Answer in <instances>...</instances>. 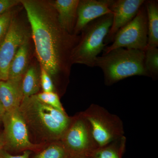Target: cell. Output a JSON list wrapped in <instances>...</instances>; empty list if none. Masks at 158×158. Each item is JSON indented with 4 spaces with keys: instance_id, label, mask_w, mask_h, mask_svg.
Returning a JSON list of instances; mask_svg holds the SVG:
<instances>
[{
    "instance_id": "30bf717a",
    "label": "cell",
    "mask_w": 158,
    "mask_h": 158,
    "mask_svg": "<svg viewBox=\"0 0 158 158\" xmlns=\"http://www.w3.org/2000/svg\"><path fill=\"white\" fill-rule=\"evenodd\" d=\"M145 2L144 0H114L111 7L113 22L105 40L106 45L112 42L117 32L134 19Z\"/></svg>"
},
{
    "instance_id": "44dd1931",
    "label": "cell",
    "mask_w": 158,
    "mask_h": 158,
    "mask_svg": "<svg viewBox=\"0 0 158 158\" xmlns=\"http://www.w3.org/2000/svg\"><path fill=\"white\" fill-rule=\"evenodd\" d=\"M15 13V9L14 8L0 15V44L8 33Z\"/></svg>"
},
{
    "instance_id": "8992f818",
    "label": "cell",
    "mask_w": 158,
    "mask_h": 158,
    "mask_svg": "<svg viewBox=\"0 0 158 158\" xmlns=\"http://www.w3.org/2000/svg\"><path fill=\"white\" fill-rule=\"evenodd\" d=\"M70 158L89 156L98 148L90 123L83 112L72 118L60 140Z\"/></svg>"
},
{
    "instance_id": "8fae6325",
    "label": "cell",
    "mask_w": 158,
    "mask_h": 158,
    "mask_svg": "<svg viewBox=\"0 0 158 158\" xmlns=\"http://www.w3.org/2000/svg\"><path fill=\"white\" fill-rule=\"evenodd\" d=\"M114 0H79L73 34L78 35L83 28L92 21L113 14L111 7Z\"/></svg>"
},
{
    "instance_id": "e0dca14e",
    "label": "cell",
    "mask_w": 158,
    "mask_h": 158,
    "mask_svg": "<svg viewBox=\"0 0 158 158\" xmlns=\"http://www.w3.org/2000/svg\"><path fill=\"white\" fill-rule=\"evenodd\" d=\"M126 138L123 136L107 145L98 148L90 156L94 158H121Z\"/></svg>"
},
{
    "instance_id": "7402d4cb",
    "label": "cell",
    "mask_w": 158,
    "mask_h": 158,
    "mask_svg": "<svg viewBox=\"0 0 158 158\" xmlns=\"http://www.w3.org/2000/svg\"><path fill=\"white\" fill-rule=\"evenodd\" d=\"M40 86L43 92H55V85L52 79L46 71L40 65Z\"/></svg>"
},
{
    "instance_id": "cb8c5ba5",
    "label": "cell",
    "mask_w": 158,
    "mask_h": 158,
    "mask_svg": "<svg viewBox=\"0 0 158 158\" xmlns=\"http://www.w3.org/2000/svg\"><path fill=\"white\" fill-rule=\"evenodd\" d=\"M30 151H25L23 152V154L19 156H13L10 154L9 153L3 152L2 158H29L30 157Z\"/></svg>"
},
{
    "instance_id": "2e32d148",
    "label": "cell",
    "mask_w": 158,
    "mask_h": 158,
    "mask_svg": "<svg viewBox=\"0 0 158 158\" xmlns=\"http://www.w3.org/2000/svg\"><path fill=\"white\" fill-rule=\"evenodd\" d=\"M40 65L37 63L30 65L23 76L22 89L23 98L39 93L40 87Z\"/></svg>"
},
{
    "instance_id": "5bb4252c",
    "label": "cell",
    "mask_w": 158,
    "mask_h": 158,
    "mask_svg": "<svg viewBox=\"0 0 158 158\" xmlns=\"http://www.w3.org/2000/svg\"><path fill=\"white\" fill-rule=\"evenodd\" d=\"M31 48L30 40L19 49L10 64L8 79L23 76L30 65Z\"/></svg>"
},
{
    "instance_id": "484cf974",
    "label": "cell",
    "mask_w": 158,
    "mask_h": 158,
    "mask_svg": "<svg viewBox=\"0 0 158 158\" xmlns=\"http://www.w3.org/2000/svg\"><path fill=\"white\" fill-rule=\"evenodd\" d=\"M6 111L0 102V121H2L3 117L5 115Z\"/></svg>"
},
{
    "instance_id": "ffe728a7",
    "label": "cell",
    "mask_w": 158,
    "mask_h": 158,
    "mask_svg": "<svg viewBox=\"0 0 158 158\" xmlns=\"http://www.w3.org/2000/svg\"><path fill=\"white\" fill-rule=\"evenodd\" d=\"M40 101L50 106L65 113L58 94L56 92H41L35 95Z\"/></svg>"
},
{
    "instance_id": "ba28073f",
    "label": "cell",
    "mask_w": 158,
    "mask_h": 158,
    "mask_svg": "<svg viewBox=\"0 0 158 158\" xmlns=\"http://www.w3.org/2000/svg\"><path fill=\"white\" fill-rule=\"evenodd\" d=\"M31 38V29L15 15L8 33L0 44V81L8 80L12 59L19 48Z\"/></svg>"
},
{
    "instance_id": "7a4b0ae2",
    "label": "cell",
    "mask_w": 158,
    "mask_h": 158,
    "mask_svg": "<svg viewBox=\"0 0 158 158\" xmlns=\"http://www.w3.org/2000/svg\"><path fill=\"white\" fill-rule=\"evenodd\" d=\"M19 110L28 128L44 141H60L71 119L66 113L45 104L35 95L24 98Z\"/></svg>"
},
{
    "instance_id": "ac0fdd59",
    "label": "cell",
    "mask_w": 158,
    "mask_h": 158,
    "mask_svg": "<svg viewBox=\"0 0 158 158\" xmlns=\"http://www.w3.org/2000/svg\"><path fill=\"white\" fill-rule=\"evenodd\" d=\"M34 158H70L68 152L61 141L54 143L37 153Z\"/></svg>"
},
{
    "instance_id": "5b68a950",
    "label": "cell",
    "mask_w": 158,
    "mask_h": 158,
    "mask_svg": "<svg viewBox=\"0 0 158 158\" xmlns=\"http://www.w3.org/2000/svg\"><path fill=\"white\" fill-rule=\"evenodd\" d=\"M83 113L90 123L98 147L107 145L124 136L121 119L104 108L93 104Z\"/></svg>"
},
{
    "instance_id": "277c9868",
    "label": "cell",
    "mask_w": 158,
    "mask_h": 158,
    "mask_svg": "<svg viewBox=\"0 0 158 158\" xmlns=\"http://www.w3.org/2000/svg\"><path fill=\"white\" fill-rule=\"evenodd\" d=\"M113 19V14L106 15L92 21L83 28L80 40L72 54L73 65L80 64L94 67L95 59L106 45L105 40L112 26Z\"/></svg>"
},
{
    "instance_id": "7c38bea8",
    "label": "cell",
    "mask_w": 158,
    "mask_h": 158,
    "mask_svg": "<svg viewBox=\"0 0 158 158\" xmlns=\"http://www.w3.org/2000/svg\"><path fill=\"white\" fill-rule=\"evenodd\" d=\"M23 77L0 81V102L6 113L19 109L22 102Z\"/></svg>"
},
{
    "instance_id": "9a60e30c",
    "label": "cell",
    "mask_w": 158,
    "mask_h": 158,
    "mask_svg": "<svg viewBox=\"0 0 158 158\" xmlns=\"http://www.w3.org/2000/svg\"><path fill=\"white\" fill-rule=\"evenodd\" d=\"M144 4L147 13L148 31V40L147 49L158 48V1L155 0L145 1Z\"/></svg>"
},
{
    "instance_id": "4316f807",
    "label": "cell",
    "mask_w": 158,
    "mask_h": 158,
    "mask_svg": "<svg viewBox=\"0 0 158 158\" xmlns=\"http://www.w3.org/2000/svg\"><path fill=\"white\" fill-rule=\"evenodd\" d=\"M72 158H94L93 157L91 156H80Z\"/></svg>"
},
{
    "instance_id": "9c48e42d",
    "label": "cell",
    "mask_w": 158,
    "mask_h": 158,
    "mask_svg": "<svg viewBox=\"0 0 158 158\" xmlns=\"http://www.w3.org/2000/svg\"><path fill=\"white\" fill-rule=\"evenodd\" d=\"M5 145L15 151L36 150L40 145L33 144L29 137L28 128L19 109L6 112L3 117Z\"/></svg>"
},
{
    "instance_id": "4fadbf2b",
    "label": "cell",
    "mask_w": 158,
    "mask_h": 158,
    "mask_svg": "<svg viewBox=\"0 0 158 158\" xmlns=\"http://www.w3.org/2000/svg\"><path fill=\"white\" fill-rule=\"evenodd\" d=\"M56 12L59 24L69 34H73L79 0L49 1Z\"/></svg>"
},
{
    "instance_id": "603a6c76",
    "label": "cell",
    "mask_w": 158,
    "mask_h": 158,
    "mask_svg": "<svg viewBox=\"0 0 158 158\" xmlns=\"http://www.w3.org/2000/svg\"><path fill=\"white\" fill-rule=\"evenodd\" d=\"M20 5V0H0V15Z\"/></svg>"
},
{
    "instance_id": "52a82bcc",
    "label": "cell",
    "mask_w": 158,
    "mask_h": 158,
    "mask_svg": "<svg viewBox=\"0 0 158 158\" xmlns=\"http://www.w3.org/2000/svg\"><path fill=\"white\" fill-rule=\"evenodd\" d=\"M144 3L134 19L117 32L112 44L106 47L103 54L107 53L118 48L132 49L144 52L146 50L148 31L147 13Z\"/></svg>"
},
{
    "instance_id": "3957f363",
    "label": "cell",
    "mask_w": 158,
    "mask_h": 158,
    "mask_svg": "<svg viewBox=\"0 0 158 158\" xmlns=\"http://www.w3.org/2000/svg\"><path fill=\"white\" fill-rule=\"evenodd\" d=\"M144 51L115 49L97 57L94 66L102 71L105 84L112 85L135 76L149 77L144 65Z\"/></svg>"
},
{
    "instance_id": "d4e9b609",
    "label": "cell",
    "mask_w": 158,
    "mask_h": 158,
    "mask_svg": "<svg viewBox=\"0 0 158 158\" xmlns=\"http://www.w3.org/2000/svg\"><path fill=\"white\" fill-rule=\"evenodd\" d=\"M5 145V140L3 135L0 134V158H2V149Z\"/></svg>"
},
{
    "instance_id": "d6986e66",
    "label": "cell",
    "mask_w": 158,
    "mask_h": 158,
    "mask_svg": "<svg viewBox=\"0 0 158 158\" xmlns=\"http://www.w3.org/2000/svg\"><path fill=\"white\" fill-rule=\"evenodd\" d=\"M144 65L149 77L157 79L158 76V48H147L144 51Z\"/></svg>"
},
{
    "instance_id": "6da1fadb",
    "label": "cell",
    "mask_w": 158,
    "mask_h": 158,
    "mask_svg": "<svg viewBox=\"0 0 158 158\" xmlns=\"http://www.w3.org/2000/svg\"><path fill=\"white\" fill-rule=\"evenodd\" d=\"M25 10L40 65L53 81L67 79L73 64V51L80 35L69 34L61 27L49 1L20 0Z\"/></svg>"
}]
</instances>
